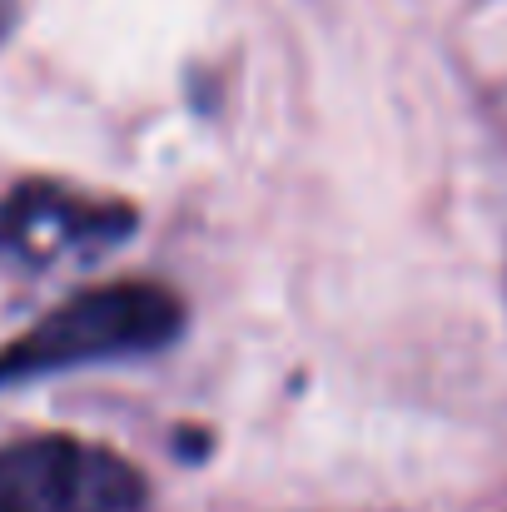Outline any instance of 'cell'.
<instances>
[{
    "label": "cell",
    "mask_w": 507,
    "mask_h": 512,
    "mask_svg": "<svg viewBox=\"0 0 507 512\" xmlns=\"http://www.w3.org/2000/svg\"><path fill=\"white\" fill-rule=\"evenodd\" d=\"M140 214L130 199H105L60 179H25L0 194V264L45 274L120 249Z\"/></svg>",
    "instance_id": "cell-3"
},
{
    "label": "cell",
    "mask_w": 507,
    "mask_h": 512,
    "mask_svg": "<svg viewBox=\"0 0 507 512\" xmlns=\"http://www.w3.org/2000/svg\"><path fill=\"white\" fill-rule=\"evenodd\" d=\"M184 334V299L155 279H120L80 289L25 334L0 343V388L35 383L70 368L150 358Z\"/></svg>",
    "instance_id": "cell-1"
},
{
    "label": "cell",
    "mask_w": 507,
    "mask_h": 512,
    "mask_svg": "<svg viewBox=\"0 0 507 512\" xmlns=\"http://www.w3.org/2000/svg\"><path fill=\"white\" fill-rule=\"evenodd\" d=\"M145 473L85 438L35 433L0 443V512H145Z\"/></svg>",
    "instance_id": "cell-2"
}]
</instances>
